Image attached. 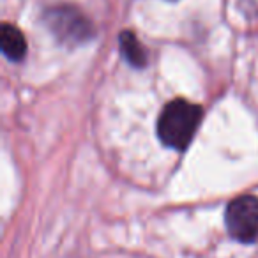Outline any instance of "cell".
Masks as SVG:
<instances>
[{
	"label": "cell",
	"mask_w": 258,
	"mask_h": 258,
	"mask_svg": "<svg viewBox=\"0 0 258 258\" xmlns=\"http://www.w3.org/2000/svg\"><path fill=\"white\" fill-rule=\"evenodd\" d=\"M0 44H2V51L8 58L11 60H22L27 53V43L23 34L20 32L16 27L4 23L2 25V32H0Z\"/></svg>",
	"instance_id": "4"
},
{
	"label": "cell",
	"mask_w": 258,
	"mask_h": 258,
	"mask_svg": "<svg viewBox=\"0 0 258 258\" xmlns=\"http://www.w3.org/2000/svg\"><path fill=\"white\" fill-rule=\"evenodd\" d=\"M118 41H120L122 55H124L129 64L135 66V68H144L147 64V53H145L144 46L138 43L133 32H122Z\"/></svg>",
	"instance_id": "5"
},
{
	"label": "cell",
	"mask_w": 258,
	"mask_h": 258,
	"mask_svg": "<svg viewBox=\"0 0 258 258\" xmlns=\"http://www.w3.org/2000/svg\"><path fill=\"white\" fill-rule=\"evenodd\" d=\"M202 120V108L184 99H175L165 106L158 118V137L165 145L184 151L193 140Z\"/></svg>",
	"instance_id": "1"
},
{
	"label": "cell",
	"mask_w": 258,
	"mask_h": 258,
	"mask_svg": "<svg viewBox=\"0 0 258 258\" xmlns=\"http://www.w3.org/2000/svg\"><path fill=\"white\" fill-rule=\"evenodd\" d=\"M230 235L244 244L258 242V198L239 197L230 202L225 214Z\"/></svg>",
	"instance_id": "2"
},
{
	"label": "cell",
	"mask_w": 258,
	"mask_h": 258,
	"mask_svg": "<svg viewBox=\"0 0 258 258\" xmlns=\"http://www.w3.org/2000/svg\"><path fill=\"white\" fill-rule=\"evenodd\" d=\"M46 23L58 41L64 43H83L92 36V25L75 8L58 6L48 11Z\"/></svg>",
	"instance_id": "3"
}]
</instances>
